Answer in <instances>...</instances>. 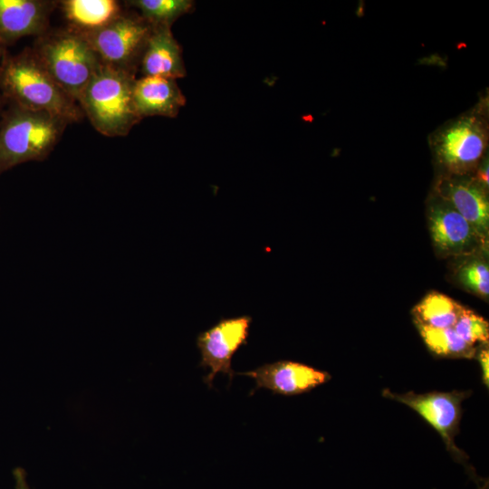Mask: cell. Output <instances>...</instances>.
Instances as JSON below:
<instances>
[{
  "mask_svg": "<svg viewBox=\"0 0 489 489\" xmlns=\"http://www.w3.org/2000/svg\"><path fill=\"white\" fill-rule=\"evenodd\" d=\"M235 374L245 375L254 379L255 387L250 394L264 388L274 394L283 396L309 392L331 379V375L327 371L292 360L264 363L253 370Z\"/></svg>",
  "mask_w": 489,
  "mask_h": 489,
  "instance_id": "obj_11",
  "label": "cell"
},
{
  "mask_svg": "<svg viewBox=\"0 0 489 489\" xmlns=\"http://www.w3.org/2000/svg\"><path fill=\"white\" fill-rule=\"evenodd\" d=\"M453 329L467 344H488L489 324L482 316L463 307Z\"/></svg>",
  "mask_w": 489,
  "mask_h": 489,
  "instance_id": "obj_20",
  "label": "cell"
},
{
  "mask_svg": "<svg viewBox=\"0 0 489 489\" xmlns=\"http://www.w3.org/2000/svg\"><path fill=\"white\" fill-rule=\"evenodd\" d=\"M135 74L101 62L78 99L93 128L108 137L126 136L138 122L133 98Z\"/></svg>",
  "mask_w": 489,
  "mask_h": 489,
  "instance_id": "obj_2",
  "label": "cell"
},
{
  "mask_svg": "<svg viewBox=\"0 0 489 489\" xmlns=\"http://www.w3.org/2000/svg\"><path fill=\"white\" fill-rule=\"evenodd\" d=\"M477 359L480 362L483 374L484 384L488 387L489 385V372H488V364H489V350L488 346L485 344L476 353Z\"/></svg>",
  "mask_w": 489,
  "mask_h": 489,
  "instance_id": "obj_21",
  "label": "cell"
},
{
  "mask_svg": "<svg viewBox=\"0 0 489 489\" xmlns=\"http://www.w3.org/2000/svg\"><path fill=\"white\" fill-rule=\"evenodd\" d=\"M485 110L477 106L453 120L429 138L430 147L443 174L470 175L485 156L488 146V120Z\"/></svg>",
  "mask_w": 489,
  "mask_h": 489,
  "instance_id": "obj_5",
  "label": "cell"
},
{
  "mask_svg": "<svg viewBox=\"0 0 489 489\" xmlns=\"http://www.w3.org/2000/svg\"><path fill=\"white\" fill-rule=\"evenodd\" d=\"M435 194L448 202L474 228L485 249L489 235L488 188L470 175L442 174Z\"/></svg>",
  "mask_w": 489,
  "mask_h": 489,
  "instance_id": "obj_9",
  "label": "cell"
},
{
  "mask_svg": "<svg viewBox=\"0 0 489 489\" xmlns=\"http://www.w3.org/2000/svg\"><path fill=\"white\" fill-rule=\"evenodd\" d=\"M34 52L54 82L76 101L101 65L85 34L73 29L43 35Z\"/></svg>",
  "mask_w": 489,
  "mask_h": 489,
  "instance_id": "obj_4",
  "label": "cell"
},
{
  "mask_svg": "<svg viewBox=\"0 0 489 489\" xmlns=\"http://www.w3.org/2000/svg\"><path fill=\"white\" fill-rule=\"evenodd\" d=\"M417 327L427 348L436 355L465 359L476 355L475 347L463 340L453 327L432 328L420 324H417Z\"/></svg>",
  "mask_w": 489,
  "mask_h": 489,
  "instance_id": "obj_17",
  "label": "cell"
},
{
  "mask_svg": "<svg viewBox=\"0 0 489 489\" xmlns=\"http://www.w3.org/2000/svg\"><path fill=\"white\" fill-rule=\"evenodd\" d=\"M153 25L138 14H121L85 34L101 62L135 74Z\"/></svg>",
  "mask_w": 489,
  "mask_h": 489,
  "instance_id": "obj_6",
  "label": "cell"
},
{
  "mask_svg": "<svg viewBox=\"0 0 489 489\" xmlns=\"http://www.w3.org/2000/svg\"><path fill=\"white\" fill-rule=\"evenodd\" d=\"M433 244L444 255H470L484 246L473 226L446 201L434 194L428 204Z\"/></svg>",
  "mask_w": 489,
  "mask_h": 489,
  "instance_id": "obj_10",
  "label": "cell"
},
{
  "mask_svg": "<svg viewBox=\"0 0 489 489\" xmlns=\"http://www.w3.org/2000/svg\"><path fill=\"white\" fill-rule=\"evenodd\" d=\"M462 285L477 296L487 299L489 295V267L484 259L477 256L466 260L457 271Z\"/></svg>",
  "mask_w": 489,
  "mask_h": 489,
  "instance_id": "obj_19",
  "label": "cell"
},
{
  "mask_svg": "<svg viewBox=\"0 0 489 489\" xmlns=\"http://www.w3.org/2000/svg\"><path fill=\"white\" fill-rule=\"evenodd\" d=\"M0 110H1V96H0ZM1 119V118H0Z\"/></svg>",
  "mask_w": 489,
  "mask_h": 489,
  "instance_id": "obj_24",
  "label": "cell"
},
{
  "mask_svg": "<svg viewBox=\"0 0 489 489\" xmlns=\"http://www.w3.org/2000/svg\"><path fill=\"white\" fill-rule=\"evenodd\" d=\"M0 55H1V47H0Z\"/></svg>",
  "mask_w": 489,
  "mask_h": 489,
  "instance_id": "obj_25",
  "label": "cell"
},
{
  "mask_svg": "<svg viewBox=\"0 0 489 489\" xmlns=\"http://www.w3.org/2000/svg\"><path fill=\"white\" fill-rule=\"evenodd\" d=\"M62 5L73 30L82 34L99 30L122 14L114 0H66Z\"/></svg>",
  "mask_w": 489,
  "mask_h": 489,
  "instance_id": "obj_15",
  "label": "cell"
},
{
  "mask_svg": "<svg viewBox=\"0 0 489 489\" xmlns=\"http://www.w3.org/2000/svg\"><path fill=\"white\" fill-rule=\"evenodd\" d=\"M0 91L12 105L46 111L69 123L82 117L76 101L54 82L34 50L4 59L0 66Z\"/></svg>",
  "mask_w": 489,
  "mask_h": 489,
  "instance_id": "obj_1",
  "label": "cell"
},
{
  "mask_svg": "<svg viewBox=\"0 0 489 489\" xmlns=\"http://www.w3.org/2000/svg\"><path fill=\"white\" fill-rule=\"evenodd\" d=\"M67 124L54 114L12 105L0 119V173L45 158Z\"/></svg>",
  "mask_w": 489,
  "mask_h": 489,
  "instance_id": "obj_3",
  "label": "cell"
},
{
  "mask_svg": "<svg viewBox=\"0 0 489 489\" xmlns=\"http://www.w3.org/2000/svg\"><path fill=\"white\" fill-rule=\"evenodd\" d=\"M470 391L453 390L451 392L432 391L417 394L413 391L398 394L385 388L383 397L400 402L415 410L442 437L452 457L465 465L470 475L475 470L467 463L468 456L455 443L459 431L462 416V402L470 396Z\"/></svg>",
  "mask_w": 489,
  "mask_h": 489,
  "instance_id": "obj_7",
  "label": "cell"
},
{
  "mask_svg": "<svg viewBox=\"0 0 489 489\" xmlns=\"http://www.w3.org/2000/svg\"><path fill=\"white\" fill-rule=\"evenodd\" d=\"M464 306L439 292H431L413 309L416 324L432 328H450L455 323Z\"/></svg>",
  "mask_w": 489,
  "mask_h": 489,
  "instance_id": "obj_16",
  "label": "cell"
},
{
  "mask_svg": "<svg viewBox=\"0 0 489 489\" xmlns=\"http://www.w3.org/2000/svg\"><path fill=\"white\" fill-rule=\"evenodd\" d=\"M251 322L252 318L248 315L225 318L198 334L197 346L201 354L200 366L210 369L203 379L209 388L218 372L226 374L232 381L235 374L231 365L232 358L241 346L246 344Z\"/></svg>",
  "mask_w": 489,
  "mask_h": 489,
  "instance_id": "obj_8",
  "label": "cell"
},
{
  "mask_svg": "<svg viewBox=\"0 0 489 489\" xmlns=\"http://www.w3.org/2000/svg\"><path fill=\"white\" fill-rule=\"evenodd\" d=\"M488 155L486 154L480 161L474 177L486 188L489 187L488 183Z\"/></svg>",
  "mask_w": 489,
  "mask_h": 489,
  "instance_id": "obj_22",
  "label": "cell"
},
{
  "mask_svg": "<svg viewBox=\"0 0 489 489\" xmlns=\"http://www.w3.org/2000/svg\"><path fill=\"white\" fill-rule=\"evenodd\" d=\"M133 98L141 120L149 116L175 118L186 104L177 80L159 76L136 79Z\"/></svg>",
  "mask_w": 489,
  "mask_h": 489,
  "instance_id": "obj_13",
  "label": "cell"
},
{
  "mask_svg": "<svg viewBox=\"0 0 489 489\" xmlns=\"http://www.w3.org/2000/svg\"><path fill=\"white\" fill-rule=\"evenodd\" d=\"M14 476L16 489H30L26 482L25 472L22 468H15Z\"/></svg>",
  "mask_w": 489,
  "mask_h": 489,
  "instance_id": "obj_23",
  "label": "cell"
},
{
  "mask_svg": "<svg viewBox=\"0 0 489 489\" xmlns=\"http://www.w3.org/2000/svg\"><path fill=\"white\" fill-rule=\"evenodd\" d=\"M53 2L38 0H0V42L43 34L48 25Z\"/></svg>",
  "mask_w": 489,
  "mask_h": 489,
  "instance_id": "obj_12",
  "label": "cell"
},
{
  "mask_svg": "<svg viewBox=\"0 0 489 489\" xmlns=\"http://www.w3.org/2000/svg\"><path fill=\"white\" fill-rule=\"evenodd\" d=\"M139 66L143 76L175 80L186 76L182 49L170 26H153Z\"/></svg>",
  "mask_w": 489,
  "mask_h": 489,
  "instance_id": "obj_14",
  "label": "cell"
},
{
  "mask_svg": "<svg viewBox=\"0 0 489 489\" xmlns=\"http://www.w3.org/2000/svg\"><path fill=\"white\" fill-rule=\"evenodd\" d=\"M128 5L140 11V16L151 25L170 26L180 16L191 12L194 2L191 0H133Z\"/></svg>",
  "mask_w": 489,
  "mask_h": 489,
  "instance_id": "obj_18",
  "label": "cell"
}]
</instances>
